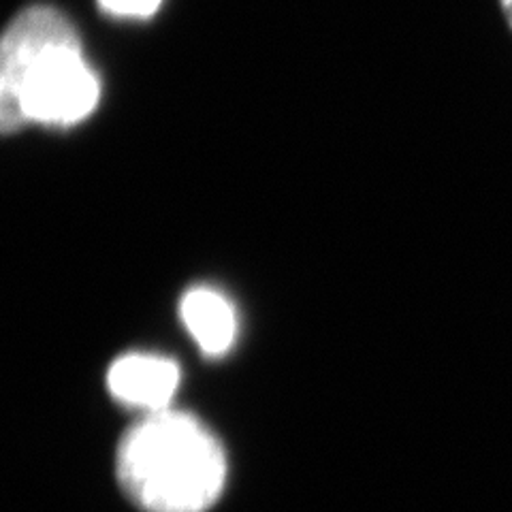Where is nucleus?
Segmentation results:
<instances>
[{
    "label": "nucleus",
    "instance_id": "nucleus-1",
    "mask_svg": "<svg viewBox=\"0 0 512 512\" xmlns=\"http://www.w3.org/2000/svg\"><path fill=\"white\" fill-rule=\"evenodd\" d=\"M101 79L84 56L75 26L50 5L20 11L0 45V126L69 128L92 116Z\"/></svg>",
    "mask_w": 512,
    "mask_h": 512
},
{
    "label": "nucleus",
    "instance_id": "nucleus-6",
    "mask_svg": "<svg viewBox=\"0 0 512 512\" xmlns=\"http://www.w3.org/2000/svg\"><path fill=\"white\" fill-rule=\"evenodd\" d=\"M500 7H502V13H504L508 28L512 30V0H500Z\"/></svg>",
    "mask_w": 512,
    "mask_h": 512
},
{
    "label": "nucleus",
    "instance_id": "nucleus-2",
    "mask_svg": "<svg viewBox=\"0 0 512 512\" xmlns=\"http://www.w3.org/2000/svg\"><path fill=\"white\" fill-rule=\"evenodd\" d=\"M116 476L141 512H207L227 485L224 446L197 416L158 410L126 431Z\"/></svg>",
    "mask_w": 512,
    "mask_h": 512
},
{
    "label": "nucleus",
    "instance_id": "nucleus-4",
    "mask_svg": "<svg viewBox=\"0 0 512 512\" xmlns=\"http://www.w3.org/2000/svg\"><path fill=\"white\" fill-rule=\"evenodd\" d=\"M180 316L203 355L222 357L235 344L237 314L233 303L214 288L197 286L186 291L180 301Z\"/></svg>",
    "mask_w": 512,
    "mask_h": 512
},
{
    "label": "nucleus",
    "instance_id": "nucleus-3",
    "mask_svg": "<svg viewBox=\"0 0 512 512\" xmlns=\"http://www.w3.org/2000/svg\"><path fill=\"white\" fill-rule=\"evenodd\" d=\"M180 387V367L154 352H128L111 363L107 389L118 404L146 414L167 410Z\"/></svg>",
    "mask_w": 512,
    "mask_h": 512
},
{
    "label": "nucleus",
    "instance_id": "nucleus-5",
    "mask_svg": "<svg viewBox=\"0 0 512 512\" xmlns=\"http://www.w3.org/2000/svg\"><path fill=\"white\" fill-rule=\"evenodd\" d=\"M160 3L163 0H99V7L114 18L146 20L158 11Z\"/></svg>",
    "mask_w": 512,
    "mask_h": 512
}]
</instances>
